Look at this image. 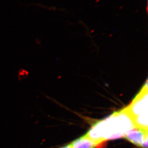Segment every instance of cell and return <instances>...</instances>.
Here are the masks:
<instances>
[{
  "label": "cell",
  "instance_id": "obj_1",
  "mask_svg": "<svg viewBox=\"0 0 148 148\" xmlns=\"http://www.w3.org/2000/svg\"><path fill=\"white\" fill-rule=\"evenodd\" d=\"M135 127L133 120L125 108L97 122L86 134L102 144L108 140L124 137L127 132Z\"/></svg>",
  "mask_w": 148,
  "mask_h": 148
},
{
  "label": "cell",
  "instance_id": "obj_5",
  "mask_svg": "<svg viewBox=\"0 0 148 148\" xmlns=\"http://www.w3.org/2000/svg\"><path fill=\"white\" fill-rule=\"evenodd\" d=\"M71 148V144H69V145H67L65 146H63V147H62V148Z\"/></svg>",
  "mask_w": 148,
  "mask_h": 148
},
{
  "label": "cell",
  "instance_id": "obj_3",
  "mask_svg": "<svg viewBox=\"0 0 148 148\" xmlns=\"http://www.w3.org/2000/svg\"><path fill=\"white\" fill-rule=\"evenodd\" d=\"M126 140L135 145L148 148V130L135 127L127 132L124 137Z\"/></svg>",
  "mask_w": 148,
  "mask_h": 148
},
{
  "label": "cell",
  "instance_id": "obj_4",
  "mask_svg": "<svg viewBox=\"0 0 148 148\" xmlns=\"http://www.w3.org/2000/svg\"><path fill=\"white\" fill-rule=\"evenodd\" d=\"M101 144L85 134L73 141L71 145L72 148H95Z\"/></svg>",
  "mask_w": 148,
  "mask_h": 148
},
{
  "label": "cell",
  "instance_id": "obj_2",
  "mask_svg": "<svg viewBox=\"0 0 148 148\" xmlns=\"http://www.w3.org/2000/svg\"><path fill=\"white\" fill-rule=\"evenodd\" d=\"M148 81L126 108L135 127L148 130Z\"/></svg>",
  "mask_w": 148,
  "mask_h": 148
}]
</instances>
